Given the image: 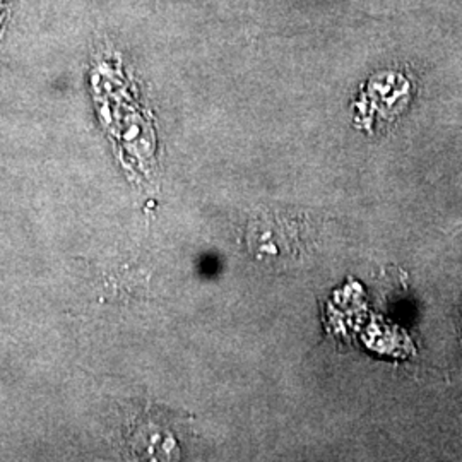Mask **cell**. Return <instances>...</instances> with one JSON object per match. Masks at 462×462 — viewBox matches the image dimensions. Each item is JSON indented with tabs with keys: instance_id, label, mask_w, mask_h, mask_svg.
<instances>
[{
	"instance_id": "obj_1",
	"label": "cell",
	"mask_w": 462,
	"mask_h": 462,
	"mask_svg": "<svg viewBox=\"0 0 462 462\" xmlns=\"http://www.w3.org/2000/svg\"><path fill=\"white\" fill-rule=\"evenodd\" d=\"M14 0H0V34L4 32V26L13 13Z\"/></svg>"
}]
</instances>
